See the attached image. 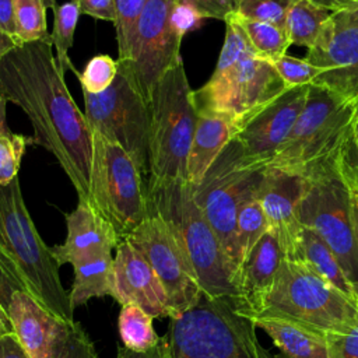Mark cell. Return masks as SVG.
I'll use <instances>...</instances> for the list:
<instances>
[{
  "instance_id": "1",
  "label": "cell",
  "mask_w": 358,
  "mask_h": 358,
  "mask_svg": "<svg viewBox=\"0 0 358 358\" xmlns=\"http://www.w3.org/2000/svg\"><path fill=\"white\" fill-rule=\"evenodd\" d=\"M52 48V41H43L7 53L0 60V91L28 116L32 143L57 159L78 199L88 200L92 130L67 90Z\"/></svg>"
},
{
  "instance_id": "2",
  "label": "cell",
  "mask_w": 358,
  "mask_h": 358,
  "mask_svg": "<svg viewBox=\"0 0 358 358\" xmlns=\"http://www.w3.org/2000/svg\"><path fill=\"white\" fill-rule=\"evenodd\" d=\"M59 263L24 203L18 176L0 185V271L7 281L34 296L46 310L73 323L74 308L62 285Z\"/></svg>"
},
{
  "instance_id": "3",
  "label": "cell",
  "mask_w": 358,
  "mask_h": 358,
  "mask_svg": "<svg viewBox=\"0 0 358 358\" xmlns=\"http://www.w3.org/2000/svg\"><path fill=\"white\" fill-rule=\"evenodd\" d=\"M148 211L172 228L197 274L203 295L239 308L236 273L187 180L147 186Z\"/></svg>"
},
{
  "instance_id": "4",
  "label": "cell",
  "mask_w": 358,
  "mask_h": 358,
  "mask_svg": "<svg viewBox=\"0 0 358 358\" xmlns=\"http://www.w3.org/2000/svg\"><path fill=\"white\" fill-rule=\"evenodd\" d=\"M148 183L187 180V157L197 120L194 91L179 59L154 87L150 101Z\"/></svg>"
},
{
  "instance_id": "5",
  "label": "cell",
  "mask_w": 358,
  "mask_h": 358,
  "mask_svg": "<svg viewBox=\"0 0 358 358\" xmlns=\"http://www.w3.org/2000/svg\"><path fill=\"white\" fill-rule=\"evenodd\" d=\"M255 322L221 299L201 296L171 317L166 358H274L260 344Z\"/></svg>"
},
{
  "instance_id": "6",
  "label": "cell",
  "mask_w": 358,
  "mask_h": 358,
  "mask_svg": "<svg viewBox=\"0 0 358 358\" xmlns=\"http://www.w3.org/2000/svg\"><path fill=\"white\" fill-rule=\"evenodd\" d=\"M281 316L323 333H340L358 322L357 302L301 260L285 257L257 310L249 316Z\"/></svg>"
},
{
  "instance_id": "7",
  "label": "cell",
  "mask_w": 358,
  "mask_h": 358,
  "mask_svg": "<svg viewBox=\"0 0 358 358\" xmlns=\"http://www.w3.org/2000/svg\"><path fill=\"white\" fill-rule=\"evenodd\" d=\"M357 110L358 101L309 85L303 109L268 168L309 176L336 157Z\"/></svg>"
},
{
  "instance_id": "8",
  "label": "cell",
  "mask_w": 358,
  "mask_h": 358,
  "mask_svg": "<svg viewBox=\"0 0 358 358\" xmlns=\"http://www.w3.org/2000/svg\"><path fill=\"white\" fill-rule=\"evenodd\" d=\"M267 168L250 165L239 143L232 138L211 164L193 196L206 220L220 239L235 273L241 267L236 248V218L249 199L257 197Z\"/></svg>"
},
{
  "instance_id": "9",
  "label": "cell",
  "mask_w": 358,
  "mask_h": 358,
  "mask_svg": "<svg viewBox=\"0 0 358 358\" xmlns=\"http://www.w3.org/2000/svg\"><path fill=\"white\" fill-rule=\"evenodd\" d=\"M88 201L113 225L120 239L150 214L147 185L136 162L119 144L94 131Z\"/></svg>"
},
{
  "instance_id": "10",
  "label": "cell",
  "mask_w": 358,
  "mask_h": 358,
  "mask_svg": "<svg viewBox=\"0 0 358 358\" xmlns=\"http://www.w3.org/2000/svg\"><path fill=\"white\" fill-rule=\"evenodd\" d=\"M308 178L309 187L299 206V222L323 239L348 280L352 284L358 282V243L352 201L334 166V158Z\"/></svg>"
},
{
  "instance_id": "11",
  "label": "cell",
  "mask_w": 358,
  "mask_h": 358,
  "mask_svg": "<svg viewBox=\"0 0 358 358\" xmlns=\"http://www.w3.org/2000/svg\"><path fill=\"white\" fill-rule=\"evenodd\" d=\"M83 96L91 130L119 144L148 175L150 106L127 69L119 64L116 78L103 92L83 90Z\"/></svg>"
},
{
  "instance_id": "12",
  "label": "cell",
  "mask_w": 358,
  "mask_h": 358,
  "mask_svg": "<svg viewBox=\"0 0 358 358\" xmlns=\"http://www.w3.org/2000/svg\"><path fill=\"white\" fill-rule=\"evenodd\" d=\"M287 90L270 62L255 52L246 53L236 64L214 70L207 83L194 91L196 109L229 113L238 123L257 108Z\"/></svg>"
},
{
  "instance_id": "13",
  "label": "cell",
  "mask_w": 358,
  "mask_h": 358,
  "mask_svg": "<svg viewBox=\"0 0 358 358\" xmlns=\"http://www.w3.org/2000/svg\"><path fill=\"white\" fill-rule=\"evenodd\" d=\"M176 6L178 0H145L136 22L130 59L117 62L131 74L147 102L164 73L182 59L179 49L185 35L176 24Z\"/></svg>"
},
{
  "instance_id": "14",
  "label": "cell",
  "mask_w": 358,
  "mask_h": 358,
  "mask_svg": "<svg viewBox=\"0 0 358 358\" xmlns=\"http://www.w3.org/2000/svg\"><path fill=\"white\" fill-rule=\"evenodd\" d=\"M127 239L150 263L165 288L172 317L194 305L203 296L197 274L172 228L159 215L148 217Z\"/></svg>"
},
{
  "instance_id": "15",
  "label": "cell",
  "mask_w": 358,
  "mask_h": 358,
  "mask_svg": "<svg viewBox=\"0 0 358 358\" xmlns=\"http://www.w3.org/2000/svg\"><path fill=\"white\" fill-rule=\"evenodd\" d=\"M305 59L322 69L310 85L358 101V22L348 14L333 11Z\"/></svg>"
},
{
  "instance_id": "16",
  "label": "cell",
  "mask_w": 358,
  "mask_h": 358,
  "mask_svg": "<svg viewBox=\"0 0 358 358\" xmlns=\"http://www.w3.org/2000/svg\"><path fill=\"white\" fill-rule=\"evenodd\" d=\"M308 90L309 85L287 88L238 123L234 138L239 143L242 154L250 165L268 168L302 112Z\"/></svg>"
},
{
  "instance_id": "17",
  "label": "cell",
  "mask_w": 358,
  "mask_h": 358,
  "mask_svg": "<svg viewBox=\"0 0 358 358\" xmlns=\"http://www.w3.org/2000/svg\"><path fill=\"white\" fill-rule=\"evenodd\" d=\"M0 303L28 355L31 358H50L67 323L46 310L28 292L13 287L1 271Z\"/></svg>"
},
{
  "instance_id": "18",
  "label": "cell",
  "mask_w": 358,
  "mask_h": 358,
  "mask_svg": "<svg viewBox=\"0 0 358 358\" xmlns=\"http://www.w3.org/2000/svg\"><path fill=\"white\" fill-rule=\"evenodd\" d=\"M120 305L133 303L154 319L172 317V310L157 273L144 256L122 239L113 257V296Z\"/></svg>"
},
{
  "instance_id": "19",
  "label": "cell",
  "mask_w": 358,
  "mask_h": 358,
  "mask_svg": "<svg viewBox=\"0 0 358 358\" xmlns=\"http://www.w3.org/2000/svg\"><path fill=\"white\" fill-rule=\"evenodd\" d=\"M309 178L301 173L267 168L257 199L262 203L268 229L274 231L291 257L299 239V206L308 192Z\"/></svg>"
},
{
  "instance_id": "20",
  "label": "cell",
  "mask_w": 358,
  "mask_h": 358,
  "mask_svg": "<svg viewBox=\"0 0 358 358\" xmlns=\"http://www.w3.org/2000/svg\"><path fill=\"white\" fill-rule=\"evenodd\" d=\"M66 227L64 242L52 248L59 266L112 253L122 241L113 225L87 199H78L76 208L66 214Z\"/></svg>"
},
{
  "instance_id": "21",
  "label": "cell",
  "mask_w": 358,
  "mask_h": 358,
  "mask_svg": "<svg viewBox=\"0 0 358 358\" xmlns=\"http://www.w3.org/2000/svg\"><path fill=\"white\" fill-rule=\"evenodd\" d=\"M285 257V250L277 234L268 229L246 255L238 270V310L248 316H252L257 310L263 298L271 289Z\"/></svg>"
},
{
  "instance_id": "22",
  "label": "cell",
  "mask_w": 358,
  "mask_h": 358,
  "mask_svg": "<svg viewBox=\"0 0 358 358\" xmlns=\"http://www.w3.org/2000/svg\"><path fill=\"white\" fill-rule=\"evenodd\" d=\"M238 131L232 115L210 109H197V120L187 157V182L197 186L211 164Z\"/></svg>"
},
{
  "instance_id": "23",
  "label": "cell",
  "mask_w": 358,
  "mask_h": 358,
  "mask_svg": "<svg viewBox=\"0 0 358 358\" xmlns=\"http://www.w3.org/2000/svg\"><path fill=\"white\" fill-rule=\"evenodd\" d=\"M250 319L268 336L281 358H329L326 333L281 316L260 315Z\"/></svg>"
},
{
  "instance_id": "24",
  "label": "cell",
  "mask_w": 358,
  "mask_h": 358,
  "mask_svg": "<svg viewBox=\"0 0 358 358\" xmlns=\"http://www.w3.org/2000/svg\"><path fill=\"white\" fill-rule=\"evenodd\" d=\"M288 259L303 262L310 268H313L317 274L326 278L330 284H333L337 289L345 294L350 299L357 302L354 284L348 280V277L343 271L334 253L330 250V248L323 242V239L315 231L305 227L302 228L295 250L292 256Z\"/></svg>"
},
{
  "instance_id": "25",
  "label": "cell",
  "mask_w": 358,
  "mask_h": 358,
  "mask_svg": "<svg viewBox=\"0 0 358 358\" xmlns=\"http://www.w3.org/2000/svg\"><path fill=\"white\" fill-rule=\"evenodd\" d=\"M74 281L69 294L71 306L76 309L91 298L113 296V256L98 255L71 264Z\"/></svg>"
},
{
  "instance_id": "26",
  "label": "cell",
  "mask_w": 358,
  "mask_h": 358,
  "mask_svg": "<svg viewBox=\"0 0 358 358\" xmlns=\"http://www.w3.org/2000/svg\"><path fill=\"white\" fill-rule=\"evenodd\" d=\"M333 14L322 0H295L285 18V34L291 45L309 49Z\"/></svg>"
},
{
  "instance_id": "27",
  "label": "cell",
  "mask_w": 358,
  "mask_h": 358,
  "mask_svg": "<svg viewBox=\"0 0 358 358\" xmlns=\"http://www.w3.org/2000/svg\"><path fill=\"white\" fill-rule=\"evenodd\" d=\"M231 17L239 24L243 29L255 55L267 62H273L287 53L291 42L285 34V29L267 22L242 17L236 13L231 14Z\"/></svg>"
},
{
  "instance_id": "28",
  "label": "cell",
  "mask_w": 358,
  "mask_h": 358,
  "mask_svg": "<svg viewBox=\"0 0 358 358\" xmlns=\"http://www.w3.org/2000/svg\"><path fill=\"white\" fill-rule=\"evenodd\" d=\"M152 316L137 305H122L117 327L122 343L124 347L133 351H148L158 344L161 337L157 334Z\"/></svg>"
},
{
  "instance_id": "29",
  "label": "cell",
  "mask_w": 358,
  "mask_h": 358,
  "mask_svg": "<svg viewBox=\"0 0 358 358\" xmlns=\"http://www.w3.org/2000/svg\"><path fill=\"white\" fill-rule=\"evenodd\" d=\"M52 10L55 14V22L50 34V41L56 50L57 67L63 74L66 70H71L73 73H76L77 69L73 66L69 57V50L73 46L78 15L81 14L78 1L69 0L63 4H57Z\"/></svg>"
},
{
  "instance_id": "30",
  "label": "cell",
  "mask_w": 358,
  "mask_h": 358,
  "mask_svg": "<svg viewBox=\"0 0 358 358\" xmlns=\"http://www.w3.org/2000/svg\"><path fill=\"white\" fill-rule=\"evenodd\" d=\"M17 36L21 43L50 41L45 0H13Z\"/></svg>"
},
{
  "instance_id": "31",
  "label": "cell",
  "mask_w": 358,
  "mask_h": 358,
  "mask_svg": "<svg viewBox=\"0 0 358 358\" xmlns=\"http://www.w3.org/2000/svg\"><path fill=\"white\" fill-rule=\"evenodd\" d=\"M268 231V224L257 197L249 199L242 204L236 218V248L242 260Z\"/></svg>"
},
{
  "instance_id": "32",
  "label": "cell",
  "mask_w": 358,
  "mask_h": 358,
  "mask_svg": "<svg viewBox=\"0 0 358 358\" xmlns=\"http://www.w3.org/2000/svg\"><path fill=\"white\" fill-rule=\"evenodd\" d=\"M334 166L350 194L358 200V110L336 152Z\"/></svg>"
},
{
  "instance_id": "33",
  "label": "cell",
  "mask_w": 358,
  "mask_h": 358,
  "mask_svg": "<svg viewBox=\"0 0 358 358\" xmlns=\"http://www.w3.org/2000/svg\"><path fill=\"white\" fill-rule=\"evenodd\" d=\"M145 0H115L116 7V42H117V62H127L130 59V49L134 35L136 22L143 11Z\"/></svg>"
},
{
  "instance_id": "34",
  "label": "cell",
  "mask_w": 358,
  "mask_h": 358,
  "mask_svg": "<svg viewBox=\"0 0 358 358\" xmlns=\"http://www.w3.org/2000/svg\"><path fill=\"white\" fill-rule=\"evenodd\" d=\"M119 64L109 55H96L91 57L83 71H76L81 90L90 94L103 92L116 78Z\"/></svg>"
},
{
  "instance_id": "35",
  "label": "cell",
  "mask_w": 358,
  "mask_h": 358,
  "mask_svg": "<svg viewBox=\"0 0 358 358\" xmlns=\"http://www.w3.org/2000/svg\"><path fill=\"white\" fill-rule=\"evenodd\" d=\"M50 358H98L94 343L78 322L67 323Z\"/></svg>"
},
{
  "instance_id": "36",
  "label": "cell",
  "mask_w": 358,
  "mask_h": 358,
  "mask_svg": "<svg viewBox=\"0 0 358 358\" xmlns=\"http://www.w3.org/2000/svg\"><path fill=\"white\" fill-rule=\"evenodd\" d=\"M32 137L0 131V185H7L18 176L21 159Z\"/></svg>"
},
{
  "instance_id": "37",
  "label": "cell",
  "mask_w": 358,
  "mask_h": 358,
  "mask_svg": "<svg viewBox=\"0 0 358 358\" xmlns=\"http://www.w3.org/2000/svg\"><path fill=\"white\" fill-rule=\"evenodd\" d=\"M287 88L310 85L313 80L322 73V69L309 63L305 57L298 59L284 55L270 62Z\"/></svg>"
},
{
  "instance_id": "38",
  "label": "cell",
  "mask_w": 358,
  "mask_h": 358,
  "mask_svg": "<svg viewBox=\"0 0 358 358\" xmlns=\"http://www.w3.org/2000/svg\"><path fill=\"white\" fill-rule=\"evenodd\" d=\"M295 0H238L235 13L259 21H267L281 28L285 27V18Z\"/></svg>"
},
{
  "instance_id": "39",
  "label": "cell",
  "mask_w": 358,
  "mask_h": 358,
  "mask_svg": "<svg viewBox=\"0 0 358 358\" xmlns=\"http://www.w3.org/2000/svg\"><path fill=\"white\" fill-rule=\"evenodd\" d=\"M329 358H358V322L340 333H326Z\"/></svg>"
},
{
  "instance_id": "40",
  "label": "cell",
  "mask_w": 358,
  "mask_h": 358,
  "mask_svg": "<svg viewBox=\"0 0 358 358\" xmlns=\"http://www.w3.org/2000/svg\"><path fill=\"white\" fill-rule=\"evenodd\" d=\"M190 3L206 18H215L225 22V20L235 13L234 0H178Z\"/></svg>"
},
{
  "instance_id": "41",
  "label": "cell",
  "mask_w": 358,
  "mask_h": 358,
  "mask_svg": "<svg viewBox=\"0 0 358 358\" xmlns=\"http://www.w3.org/2000/svg\"><path fill=\"white\" fill-rule=\"evenodd\" d=\"M80 13L90 17L110 21H116V7L115 0H77Z\"/></svg>"
},
{
  "instance_id": "42",
  "label": "cell",
  "mask_w": 358,
  "mask_h": 358,
  "mask_svg": "<svg viewBox=\"0 0 358 358\" xmlns=\"http://www.w3.org/2000/svg\"><path fill=\"white\" fill-rule=\"evenodd\" d=\"M116 358H166V340L165 337H161L157 345L150 348L148 351H133L127 347L122 345L117 348Z\"/></svg>"
},
{
  "instance_id": "43",
  "label": "cell",
  "mask_w": 358,
  "mask_h": 358,
  "mask_svg": "<svg viewBox=\"0 0 358 358\" xmlns=\"http://www.w3.org/2000/svg\"><path fill=\"white\" fill-rule=\"evenodd\" d=\"M0 358H31L14 333L0 336Z\"/></svg>"
},
{
  "instance_id": "44",
  "label": "cell",
  "mask_w": 358,
  "mask_h": 358,
  "mask_svg": "<svg viewBox=\"0 0 358 358\" xmlns=\"http://www.w3.org/2000/svg\"><path fill=\"white\" fill-rule=\"evenodd\" d=\"M0 31L18 39L17 27H15V21H14L13 0H0Z\"/></svg>"
},
{
  "instance_id": "45",
  "label": "cell",
  "mask_w": 358,
  "mask_h": 358,
  "mask_svg": "<svg viewBox=\"0 0 358 358\" xmlns=\"http://www.w3.org/2000/svg\"><path fill=\"white\" fill-rule=\"evenodd\" d=\"M18 45H22L18 39L10 36L8 34H4L0 31V60L7 55L10 53L14 48H17Z\"/></svg>"
},
{
  "instance_id": "46",
  "label": "cell",
  "mask_w": 358,
  "mask_h": 358,
  "mask_svg": "<svg viewBox=\"0 0 358 358\" xmlns=\"http://www.w3.org/2000/svg\"><path fill=\"white\" fill-rule=\"evenodd\" d=\"M14 333V329H13V324L3 308V305L0 303V336H4V334H11Z\"/></svg>"
},
{
  "instance_id": "47",
  "label": "cell",
  "mask_w": 358,
  "mask_h": 358,
  "mask_svg": "<svg viewBox=\"0 0 358 358\" xmlns=\"http://www.w3.org/2000/svg\"><path fill=\"white\" fill-rule=\"evenodd\" d=\"M7 102L8 101L4 98V95L0 91V131L1 133H8L10 131L8 124H7V110H6Z\"/></svg>"
},
{
  "instance_id": "48",
  "label": "cell",
  "mask_w": 358,
  "mask_h": 358,
  "mask_svg": "<svg viewBox=\"0 0 358 358\" xmlns=\"http://www.w3.org/2000/svg\"><path fill=\"white\" fill-rule=\"evenodd\" d=\"M337 10H343L345 14H348L352 20H355L358 22V0H347Z\"/></svg>"
},
{
  "instance_id": "49",
  "label": "cell",
  "mask_w": 358,
  "mask_h": 358,
  "mask_svg": "<svg viewBox=\"0 0 358 358\" xmlns=\"http://www.w3.org/2000/svg\"><path fill=\"white\" fill-rule=\"evenodd\" d=\"M351 201H352V215H354L355 235H357V243H358V200L351 196Z\"/></svg>"
},
{
  "instance_id": "50",
  "label": "cell",
  "mask_w": 358,
  "mask_h": 358,
  "mask_svg": "<svg viewBox=\"0 0 358 358\" xmlns=\"http://www.w3.org/2000/svg\"><path fill=\"white\" fill-rule=\"evenodd\" d=\"M330 10H333V11H336L337 8H340L347 0H322Z\"/></svg>"
},
{
  "instance_id": "51",
  "label": "cell",
  "mask_w": 358,
  "mask_h": 358,
  "mask_svg": "<svg viewBox=\"0 0 358 358\" xmlns=\"http://www.w3.org/2000/svg\"><path fill=\"white\" fill-rule=\"evenodd\" d=\"M45 4H46V7H50V8H53V7L57 6L56 0H45Z\"/></svg>"
},
{
  "instance_id": "52",
  "label": "cell",
  "mask_w": 358,
  "mask_h": 358,
  "mask_svg": "<svg viewBox=\"0 0 358 358\" xmlns=\"http://www.w3.org/2000/svg\"><path fill=\"white\" fill-rule=\"evenodd\" d=\"M354 291H355V295H357V299H358V282H354Z\"/></svg>"
},
{
  "instance_id": "53",
  "label": "cell",
  "mask_w": 358,
  "mask_h": 358,
  "mask_svg": "<svg viewBox=\"0 0 358 358\" xmlns=\"http://www.w3.org/2000/svg\"><path fill=\"white\" fill-rule=\"evenodd\" d=\"M234 3H235V8H236V3H238V0H234Z\"/></svg>"
},
{
  "instance_id": "54",
  "label": "cell",
  "mask_w": 358,
  "mask_h": 358,
  "mask_svg": "<svg viewBox=\"0 0 358 358\" xmlns=\"http://www.w3.org/2000/svg\"><path fill=\"white\" fill-rule=\"evenodd\" d=\"M357 309H358V299H357Z\"/></svg>"
},
{
  "instance_id": "55",
  "label": "cell",
  "mask_w": 358,
  "mask_h": 358,
  "mask_svg": "<svg viewBox=\"0 0 358 358\" xmlns=\"http://www.w3.org/2000/svg\"><path fill=\"white\" fill-rule=\"evenodd\" d=\"M274 358H275V357H274Z\"/></svg>"
}]
</instances>
